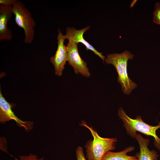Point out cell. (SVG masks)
<instances>
[{"label": "cell", "instance_id": "ba28073f", "mask_svg": "<svg viewBox=\"0 0 160 160\" xmlns=\"http://www.w3.org/2000/svg\"><path fill=\"white\" fill-rule=\"evenodd\" d=\"M89 28V26H86L81 30H77L74 27H67L66 30V34L65 35L66 39L73 41L78 44L79 43H82L85 46L87 50H89L93 52L95 55L100 57L104 62L105 57L84 38V33Z\"/></svg>", "mask_w": 160, "mask_h": 160}, {"label": "cell", "instance_id": "5b68a950", "mask_svg": "<svg viewBox=\"0 0 160 160\" xmlns=\"http://www.w3.org/2000/svg\"><path fill=\"white\" fill-rule=\"evenodd\" d=\"M67 47V61L73 68L76 74L80 73L86 77H89L90 73L86 62L81 58L79 53L78 44L74 41L68 40Z\"/></svg>", "mask_w": 160, "mask_h": 160}, {"label": "cell", "instance_id": "5bb4252c", "mask_svg": "<svg viewBox=\"0 0 160 160\" xmlns=\"http://www.w3.org/2000/svg\"><path fill=\"white\" fill-rule=\"evenodd\" d=\"M77 160H87L84 155L83 148L78 147L76 150Z\"/></svg>", "mask_w": 160, "mask_h": 160}, {"label": "cell", "instance_id": "7a4b0ae2", "mask_svg": "<svg viewBox=\"0 0 160 160\" xmlns=\"http://www.w3.org/2000/svg\"><path fill=\"white\" fill-rule=\"evenodd\" d=\"M86 127L90 131L93 137L92 140H90L85 146L86 156L88 160H102L107 152L115 148L116 138H103L98 134L97 132L87 125L84 122L81 124Z\"/></svg>", "mask_w": 160, "mask_h": 160}, {"label": "cell", "instance_id": "8992f818", "mask_svg": "<svg viewBox=\"0 0 160 160\" xmlns=\"http://www.w3.org/2000/svg\"><path fill=\"white\" fill-rule=\"evenodd\" d=\"M57 37V47L55 54L50 58L55 69V73L58 76L62 75L66 62L67 61V47L64 44L66 39L65 35L58 29Z\"/></svg>", "mask_w": 160, "mask_h": 160}, {"label": "cell", "instance_id": "52a82bcc", "mask_svg": "<svg viewBox=\"0 0 160 160\" xmlns=\"http://www.w3.org/2000/svg\"><path fill=\"white\" fill-rule=\"evenodd\" d=\"M11 120L15 121L18 126L24 127L27 132L33 128V123L32 121H22L15 114L11 105L3 96L0 89V122L4 123Z\"/></svg>", "mask_w": 160, "mask_h": 160}, {"label": "cell", "instance_id": "9a60e30c", "mask_svg": "<svg viewBox=\"0 0 160 160\" xmlns=\"http://www.w3.org/2000/svg\"><path fill=\"white\" fill-rule=\"evenodd\" d=\"M14 0H0V4L5 5L12 4Z\"/></svg>", "mask_w": 160, "mask_h": 160}, {"label": "cell", "instance_id": "4fadbf2b", "mask_svg": "<svg viewBox=\"0 0 160 160\" xmlns=\"http://www.w3.org/2000/svg\"><path fill=\"white\" fill-rule=\"evenodd\" d=\"M17 160H44L43 157L39 158L36 154L31 153L28 155H20L19 156V159Z\"/></svg>", "mask_w": 160, "mask_h": 160}, {"label": "cell", "instance_id": "7c38bea8", "mask_svg": "<svg viewBox=\"0 0 160 160\" xmlns=\"http://www.w3.org/2000/svg\"><path fill=\"white\" fill-rule=\"evenodd\" d=\"M153 21L160 25V2L156 3L153 12Z\"/></svg>", "mask_w": 160, "mask_h": 160}, {"label": "cell", "instance_id": "6da1fadb", "mask_svg": "<svg viewBox=\"0 0 160 160\" xmlns=\"http://www.w3.org/2000/svg\"><path fill=\"white\" fill-rule=\"evenodd\" d=\"M134 55L128 51L121 53H113L107 55L104 61L107 64L113 65L116 69L118 76V81L122 87L123 92L128 95L137 87V84L128 77L127 66L129 60H132Z\"/></svg>", "mask_w": 160, "mask_h": 160}, {"label": "cell", "instance_id": "9c48e42d", "mask_svg": "<svg viewBox=\"0 0 160 160\" xmlns=\"http://www.w3.org/2000/svg\"><path fill=\"white\" fill-rule=\"evenodd\" d=\"M13 14L12 4H0V41H10L12 38L11 30L7 28L8 22Z\"/></svg>", "mask_w": 160, "mask_h": 160}, {"label": "cell", "instance_id": "3957f363", "mask_svg": "<svg viewBox=\"0 0 160 160\" xmlns=\"http://www.w3.org/2000/svg\"><path fill=\"white\" fill-rule=\"evenodd\" d=\"M12 5L15 23L24 31V42L25 43H31L34 37L35 21L29 10L20 1L14 0Z\"/></svg>", "mask_w": 160, "mask_h": 160}, {"label": "cell", "instance_id": "8fae6325", "mask_svg": "<svg viewBox=\"0 0 160 160\" xmlns=\"http://www.w3.org/2000/svg\"><path fill=\"white\" fill-rule=\"evenodd\" d=\"M134 149L133 146H129L120 152H113L109 151L105 154L102 160H138L136 156H129L127 154Z\"/></svg>", "mask_w": 160, "mask_h": 160}, {"label": "cell", "instance_id": "30bf717a", "mask_svg": "<svg viewBox=\"0 0 160 160\" xmlns=\"http://www.w3.org/2000/svg\"><path fill=\"white\" fill-rule=\"evenodd\" d=\"M140 146V153L136 156L138 160H157L158 155L154 151H150L148 148L149 140L144 139L139 134H137L135 137Z\"/></svg>", "mask_w": 160, "mask_h": 160}, {"label": "cell", "instance_id": "277c9868", "mask_svg": "<svg viewBox=\"0 0 160 160\" xmlns=\"http://www.w3.org/2000/svg\"><path fill=\"white\" fill-rule=\"evenodd\" d=\"M118 115L124 123L127 132L132 137H135L136 132L138 131L153 136L157 143L160 145V139L156 134V130L160 128V123L156 126L150 125L144 122L140 116H137L135 119H132L126 114L121 108L119 109Z\"/></svg>", "mask_w": 160, "mask_h": 160}]
</instances>
